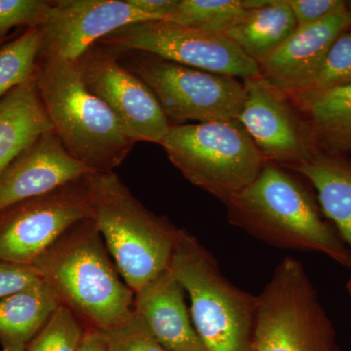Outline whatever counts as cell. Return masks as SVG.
<instances>
[{
  "label": "cell",
  "mask_w": 351,
  "mask_h": 351,
  "mask_svg": "<svg viewBox=\"0 0 351 351\" xmlns=\"http://www.w3.org/2000/svg\"><path fill=\"white\" fill-rule=\"evenodd\" d=\"M230 225L283 250L316 252L350 269V253L299 175L265 162L255 181L228 198Z\"/></svg>",
  "instance_id": "cell-1"
},
{
  "label": "cell",
  "mask_w": 351,
  "mask_h": 351,
  "mask_svg": "<svg viewBox=\"0 0 351 351\" xmlns=\"http://www.w3.org/2000/svg\"><path fill=\"white\" fill-rule=\"evenodd\" d=\"M32 267L85 328L107 331L135 313V292L120 276L93 218L69 228Z\"/></svg>",
  "instance_id": "cell-2"
},
{
  "label": "cell",
  "mask_w": 351,
  "mask_h": 351,
  "mask_svg": "<svg viewBox=\"0 0 351 351\" xmlns=\"http://www.w3.org/2000/svg\"><path fill=\"white\" fill-rule=\"evenodd\" d=\"M34 78L53 131L69 154L94 173L114 172L135 143L89 91L75 63L39 60Z\"/></svg>",
  "instance_id": "cell-3"
},
{
  "label": "cell",
  "mask_w": 351,
  "mask_h": 351,
  "mask_svg": "<svg viewBox=\"0 0 351 351\" xmlns=\"http://www.w3.org/2000/svg\"><path fill=\"white\" fill-rule=\"evenodd\" d=\"M93 219L127 285L137 292L169 269L181 228L138 200L115 172L84 178Z\"/></svg>",
  "instance_id": "cell-4"
},
{
  "label": "cell",
  "mask_w": 351,
  "mask_h": 351,
  "mask_svg": "<svg viewBox=\"0 0 351 351\" xmlns=\"http://www.w3.org/2000/svg\"><path fill=\"white\" fill-rule=\"evenodd\" d=\"M169 269L191 300V316L208 351H251L258 295L230 282L213 254L182 230Z\"/></svg>",
  "instance_id": "cell-5"
},
{
  "label": "cell",
  "mask_w": 351,
  "mask_h": 351,
  "mask_svg": "<svg viewBox=\"0 0 351 351\" xmlns=\"http://www.w3.org/2000/svg\"><path fill=\"white\" fill-rule=\"evenodd\" d=\"M160 145L189 182L223 203L255 181L267 162L239 120L171 124Z\"/></svg>",
  "instance_id": "cell-6"
},
{
  "label": "cell",
  "mask_w": 351,
  "mask_h": 351,
  "mask_svg": "<svg viewBox=\"0 0 351 351\" xmlns=\"http://www.w3.org/2000/svg\"><path fill=\"white\" fill-rule=\"evenodd\" d=\"M251 351H341L304 265L284 258L258 295Z\"/></svg>",
  "instance_id": "cell-7"
},
{
  "label": "cell",
  "mask_w": 351,
  "mask_h": 351,
  "mask_svg": "<svg viewBox=\"0 0 351 351\" xmlns=\"http://www.w3.org/2000/svg\"><path fill=\"white\" fill-rule=\"evenodd\" d=\"M122 54L128 56L126 68L151 89L170 124L239 119L246 95L243 80L147 53Z\"/></svg>",
  "instance_id": "cell-8"
},
{
  "label": "cell",
  "mask_w": 351,
  "mask_h": 351,
  "mask_svg": "<svg viewBox=\"0 0 351 351\" xmlns=\"http://www.w3.org/2000/svg\"><path fill=\"white\" fill-rule=\"evenodd\" d=\"M98 45L122 54L144 52L168 61L244 80L260 75L257 62L223 34L154 20L127 25Z\"/></svg>",
  "instance_id": "cell-9"
},
{
  "label": "cell",
  "mask_w": 351,
  "mask_h": 351,
  "mask_svg": "<svg viewBox=\"0 0 351 351\" xmlns=\"http://www.w3.org/2000/svg\"><path fill=\"white\" fill-rule=\"evenodd\" d=\"M84 178L1 212L0 260L32 265L69 228L93 218Z\"/></svg>",
  "instance_id": "cell-10"
},
{
  "label": "cell",
  "mask_w": 351,
  "mask_h": 351,
  "mask_svg": "<svg viewBox=\"0 0 351 351\" xmlns=\"http://www.w3.org/2000/svg\"><path fill=\"white\" fill-rule=\"evenodd\" d=\"M75 64L89 91L112 110L135 144H161L170 122L151 89L120 63L117 54L95 44Z\"/></svg>",
  "instance_id": "cell-11"
},
{
  "label": "cell",
  "mask_w": 351,
  "mask_h": 351,
  "mask_svg": "<svg viewBox=\"0 0 351 351\" xmlns=\"http://www.w3.org/2000/svg\"><path fill=\"white\" fill-rule=\"evenodd\" d=\"M243 82L246 95L237 120L267 162L287 169L318 152L306 123L283 90L261 75Z\"/></svg>",
  "instance_id": "cell-12"
},
{
  "label": "cell",
  "mask_w": 351,
  "mask_h": 351,
  "mask_svg": "<svg viewBox=\"0 0 351 351\" xmlns=\"http://www.w3.org/2000/svg\"><path fill=\"white\" fill-rule=\"evenodd\" d=\"M127 0L51 1L40 29L38 60L75 63L101 38L127 25L154 21Z\"/></svg>",
  "instance_id": "cell-13"
},
{
  "label": "cell",
  "mask_w": 351,
  "mask_h": 351,
  "mask_svg": "<svg viewBox=\"0 0 351 351\" xmlns=\"http://www.w3.org/2000/svg\"><path fill=\"white\" fill-rule=\"evenodd\" d=\"M92 173L69 154L54 131L44 134L0 175V213Z\"/></svg>",
  "instance_id": "cell-14"
},
{
  "label": "cell",
  "mask_w": 351,
  "mask_h": 351,
  "mask_svg": "<svg viewBox=\"0 0 351 351\" xmlns=\"http://www.w3.org/2000/svg\"><path fill=\"white\" fill-rule=\"evenodd\" d=\"M350 25L345 9L298 27L277 49L258 62L261 75L286 93L300 91L318 73L332 44Z\"/></svg>",
  "instance_id": "cell-15"
},
{
  "label": "cell",
  "mask_w": 351,
  "mask_h": 351,
  "mask_svg": "<svg viewBox=\"0 0 351 351\" xmlns=\"http://www.w3.org/2000/svg\"><path fill=\"white\" fill-rule=\"evenodd\" d=\"M186 291L170 269L135 292L134 311L167 351H208L186 304Z\"/></svg>",
  "instance_id": "cell-16"
},
{
  "label": "cell",
  "mask_w": 351,
  "mask_h": 351,
  "mask_svg": "<svg viewBox=\"0 0 351 351\" xmlns=\"http://www.w3.org/2000/svg\"><path fill=\"white\" fill-rule=\"evenodd\" d=\"M53 131L36 78L0 99V175L44 134Z\"/></svg>",
  "instance_id": "cell-17"
},
{
  "label": "cell",
  "mask_w": 351,
  "mask_h": 351,
  "mask_svg": "<svg viewBox=\"0 0 351 351\" xmlns=\"http://www.w3.org/2000/svg\"><path fill=\"white\" fill-rule=\"evenodd\" d=\"M287 169L306 179L315 189L323 213L337 228L350 251L348 269L351 271L350 161L318 152L308 160Z\"/></svg>",
  "instance_id": "cell-18"
},
{
  "label": "cell",
  "mask_w": 351,
  "mask_h": 351,
  "mask_svg": "<svg viewBox=\"0 0 351 351\" xmlns=\"http://www.w3.org/2000/svg\"><path fill=\"white\" fill-rule=\"evenodd\" d=\"M286 93V92H285ZM316 149H351V84L309 94H288Z\"/></svg>",
  "instance_id": "cell-19"
},
{
  "label": "cell",
  "mask_w": 351,
  "mask_h": 351,
  "mask_svg": "<svg viewBox=\"0 0 351 351\" xmlns=\"http://www.w3.org/2000/svg\"><path fill=\"white\" fill-rule=\"evenodd\" d=\"M43 280L0 299V345L3 351H27L32 341L61 306Z\"/></svg>",
  "instance_id": "cell-20"
},
{
  "label": "cell",
  "mask_w": 351,
  "mask_h": 351,
  "mask_svg": "<svg viewBox=\"0 0 351 351\" xmlns=\"http://www.w3.org/2000/svg\"><path fill=\"white\" fill-rule=\"evenodd\" d=\"M297 29L294 14L286 0H269L267 5L249 9L223 36L254 61H262Z\"/></svg>",
  "instance_id": "cell-21"
},
{
  "label": "cell",
  "mask_w": 351,
  "mask_h": 351,
  "mask_svg": "<svg viewBox=\"0 0 351 351\" xmlns=\"http://www.w3.org/2000/svg\"><path fill=\"white\" fill-rule=\"evenodd\" d=\"M246 10L243 0H176L166 21L223 34Z\"/></svg>",
  "instance_id": "cell-22"
},
{
  "label": "cell",
  "mask_w": 351,
  "mask_h": 351,
  "mask_svg": "<svg viewBox=\"0 0 351 351\" xmlns=\"http://www.w3.org/2000/svg\"><path fill=\"white\" fill-rule=\"evenodd\" d=\"M41 43L40 27H29L19 38L0 48V99L34 77Z\"/></svg>",
  "instance_id": "cell-23"
},
{
  "label": "cell",
  "mask_w": 351,
  "mask_h": 351,
  "mask_svg": "<svg viewBox=\"0 0 351 351\" xmlns=\"http://www.w3.org/2000/svg\"><path fill=\"white\" fill-rule=\"evenodd\" d=\"M85 327L71 309L61 304L32 341L27 351H78Z\"/></svg>",
  "instance_id": "cell-24"
},
{
  "label": "cell",
  "mask_w": 351,
  "mask_h": 351,
  "mask_svg": "<svg viewBox=\"0 0 351 351\" xmlns=\"http://www.w3.org/2000/svg\"><path fill=\"white\" fill-rule=\"evenodd\" d=\"M348 84H351V31L337 38L313 80L300 91L288 94L315 93Z\"/></svg>",
  "instance_id": "cell-25"
},
{
  "label": "cell",
  "mask_w": 351,
  "mask_h": 351,
  "mask_svg": "<svg viewBox=\"0 0 351 351\" xmlns=\"http://www.w3.org/2000/svg\"><path fill=\"white\" fill-rule=\"evenodd\" d=\"M51 1L0 0V43L15 27H40Z\"/></svg>",
  "instance_id": "cell-26"
},
{
  "label": "cell",
  "mask_w": 351,
  "mask_h": 351,
  "mask_svg": "<svg viewBox=\"0 0 351 351\" xmlns=\"http://www.w3.org/2000/svg\"><path fill=\"white\" fill-rule=\"evenodd\" d=\"M101 332L107 339L108 351H167L135 313L123 324Z\"/></svg>",
  "instance_id": "cell-27"
},
{
  "label": "cell",
  "mask_w": 351,
  "mask_h": 351,
  "mask_svg": "<svg viewBox=\"0 0 351 351\" xmlns=\"http://www.w3.org/2000/svg\"><path fill=\"white\" fill-rule=\"evenodd\" d=\"M43 281L32 265L0 260V299L8 297Z\"/></svg>",
  "instance_id": "cell-28"
},
{
  "label": "cell",
  "mask_w": 351,
  "mask_h": 351,
  "mask_svg": "<svg viewBox=\"0 0 351 351\" xmlns=\"http://www.w3.org/2000/svg\"><path fill=\"white\" fill-rule=\"evenodd\" d=\"M294 14L298 27L314 24L332 14L345 10L346 4L341 0H286Z\"/></svg>",
  "instance_id": "cell-29"
},
{
  "label": "cell",
  "mask_w": 351,
  "mask_h": 351,
  "mask_svg": "<svg viewBox=\"0 0 351 351\" xmlns=\"http://www.w3.org/2000/svg\"><path fill=\"white\" fill-rule=\"evenodd\" d=\"M78 351H108L107 339L101 330L85 328Z\"/></svg>",
  "instance_id": "cell-30"
},
{
  "label": "cell",
  "mask_w": 351,
  "mask_h": 351,
  "mask_svg": "<svg viewBox=\"0 0 351 351\" xmlns=\"http://www.w3.org/2000/svg\"><path fill=\"white\" fill-rule=\"evenodd\" d=\"M346 290H348V298H350L351 311V276L350 277V279H348V282H346Z\"/></svg>",
  "instance_id": "cell-31"
},
{
  "label": "cell",
  "mask_w": 351,
  "mask_h": 351,
  "mask_svg": "<svg viewBox=\"0 0 351 351\" xmlns=\"http://www.w3.org/2000/svg\"><path fill=\"white\" fill-rule=\"evenodd\" d=\"M346 11H348V16H350V25H351V2L348 4V8L346 7Z\"/></svg>",
  "instance_id": "cell-32"
}]
</instances>
